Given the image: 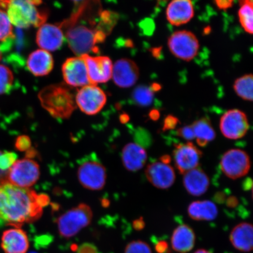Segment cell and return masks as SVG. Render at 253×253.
Listing matches in <instances>:
<instances>
[{"instance_id":"7a4b0ae2","label":"cell","mask_w":253,"mask_h":253,"mask_svg":"<svg viewBox=\"0 0 253 253\" xmlns=\"http://www.w3.org/2000/svg\"><path fill=\"white\" fill-rule=\"evenodd\" d=\"M75 95L66 84H50L40 91L39 98L43 108L53 118H70L77 109Z\"/></svg>"},{"instance_id":"ac0fdd59","label":"cell","mask_w":253,"mask_h":253,"mask_svg":"<svg viewBox=\"0 0 253 253\" xmlns=\"http://www.w3.org/2000/svg\"><path fill=\"white\" fill-rule=\"evenodd\" d=\"M1 245L5 253H26L30 247L29 239L21 227H14L3 232Z\"/></svg>"},{"instance_id":"277c9868","label":"cell","mask_w":253,"mask_h":253,"mask_svg":"<svg viewBox=\"0 0 253 253\" xmlns=\"http://www.w3.org/2000/svg\"><path fill=\"white\" fill-rule=\"evenodd\" d=\"M66 32V37L72 52L78 56L89 55L96 48V44L105 39V33L85 25H72Z\"/></svg>"},{"instance_id":"f907efd6","label":"cell","mask_w":253,"mask_h":253,"mask_svg":"<svg viewBox=\"0 0 253 253\" xmlns=\"http://www.w3.org/2000/svg\"><path fill=\"white\" fill-rule=\"evenodd\" d=\"M1 59H2V52H1V48H0V61H1Z\"/></svg>"},{"instance_id":"4dcf8cb0","label":"cell","mask_w":253,"mask_h":253,"mask_svg":"<svg viewBox=\"0 0 253 253\" xmlns=\"http://www.w3.org/2000/svg\"><path fill=\"white\" fill-rule=\"evenodd\" d=\"M12 25L5 11L0 8V41H5L13 36Z\"/></svg>"},{"instance_id":"8fae6325","label":"cell","mask_w":253,"mask_h":253,"mask_svg":"<svg viewBox=\"0 0 253 253\" xmlns=\"http://www.w3.org/2000/svg\"><path fill=\"white\" fill-rule=\"evenodd\" d=\"M249 128L247 116L238 109H232L221 117L220 129L224 137L231 140H237L246 134Z\"/></svg>"},{"instance_id":"f1b7e54d","label":"cell","mask_w":253,"mask_h":253,"mask_svg":"<svg viewBox=\"0 0 253 253\" xmlns=\"http://www.w3.org/2000/svg\"><path fill=\"white\" fill-rule=\"evenodd\" d=\"M132 99L137 105L147 107L153 102L154 92L150 87L143 85L138 86L132 91Z\"/></svg>"},{"instance_id":"7dc6e473","label":"cell","mask_w":253,"mask_h":253,"mask_svg":"<svg viewBox=\"0 0 253 253\" xmlns=\"http://www.w3.org/2000/svg\"><path fill=\"white\" fill-rule=\"evenodd\" d=\"M252 186V181L251 179H248L246 180V181L244 183V189L246 190H248L250 188H251Z\"/></svg>"},{"instance_id":"c3c4849f","label":"cell","mask_w":253,"mask_h":253,"mask_svg":"<svg viewBox=\"0 0 253 253\" xmlns=\"http://www.w3.org/2000/svg\"><path fill=\"white\" fill-rule=\"evenodd\" d=\"M153 54L155 57L157 56V54L158 53V55H160V53L161 52V50L160 48H154L153 50Z\"/></svg>"},{"instance_id":"60d3db41","label":"cell","mask_w":253,"mask_h":253,"mask_svg":"<svg viewBox=\"0 0 253 253\" xmlns=\"http://www.w3.org/2000/svg\"><path fill=\"white\" fill-rule=\"evenodd\" d=\"M225 199L226 195L223 192H218L214 197L215 201L218 202V203H223Z\"/></svg>"},{"instance_id":"d6986e66","label":"cell","mask_w":253,"mask_h":253,"mask_svg":"<svg viewBox=\"0 0 253 253\" xmlns=\"http://www.w3.org/2000/svg\"><path fill=\"white\" fill-rule=\"evenodd\" d=\"M166 14L170 24L180 26L188 23L194 17V5L189 0H174L168 5Z\"/></svg>"},{"instance_id":"ffe728a7","label":"cell","mask_w":253,"mask_h":253,"mask_svg":"<svg viewBox=\"0 0 253 253\" xmlns=\"http://www.w3.org/2000/svg\"><path fill=\"white\" fill-rule=\"evenodd\" d=\"M122 158L126 169L134 172L144 167L147 160V154L140 145L131 142L123 148Z\"/></svg>"},{"instance_id":"2e32d148","label":"cell","mask_w":253,"mask_h":253,"mask_svg":"<svg viewBox=\"0 0 253 253\" xmlns=\"http://www.w3.org/2000/svg\"><path fill=\"white\" fill-rule=\"evenodd\" d=\"M36 41L41 49L53 52L62 45L64 35L61 27L50 24H43L37 32Z\"/></svg>"},{"instance_id":"d4e9b609","label":"cell","mask_w":253,"mask_h":253,"mask_svg":"<svg viewBox=\"0 0 253 253\" xmlns=\"http://www.w3.org/2000/svg\"><path fill=\"white\" fill-rule=\"evenodd\" d=\"M188 212L192 219L211 221L216 219L218 210L216 205L212 202L195 201L189 206Z\"/></svg>"},{"instance_id":"52a82bcc","label":"cell","mask_w":253,"mask_h":253,"mask_svg":"<svg viewBox=\"0 0 253 253\" xmlns=\"http://www.w3.org/2000/svg\"><path fill=\"white\" fill-rule=\"evenodd\" d=\"M168 45L174 56L186 62L194 59L199 49L197 37L192 32L186 30L173 33L169 38Z\"/></svg>"},{"instance_id":"6da1fadb","label":"cell","mask_w":253,"mask_h":253,"mask_svg":"<svg viewBox=\"0 0 253 253\" xmlns=\"http://www.w3.org/2000/svg\"><path fill=\"white\" fill-rule=\"evenodd\" d=\"M49 203L46 195L19 188L8 181L0 183V219L9 225L21 227L39 220L43 207Z\"/></svg>"},{"instance_id":"4fadbf2b","label":"cell","mask_w":253,"mask_h":253,"mask_svg":"<svg viewBox=\"0 0 253 253\" xmlns=\"http://www.w3.org/2000/svg\"><path fill=\"white\" fill-rule=\"evenodd\" d=\"M82 56L86 63L91 84L106 83L112 78L113 65L109 57L91 56L89 55Z\"/></svg>"},{"instance_id":"ba28073f","label":"cell","mask_w":253,"mask_h":253,"mask_svg":"<svg viewBox=\"0 0 253 253\" xmlns=\"http://www.w3.org/2000/svg\"><path fill=\"white\" fill-rule=\"evenodd\" d=\"M78 178L84 188L100 191L106 184V168L97 160H86L79 167Z\"/></svg>"},{"instance_id":"836d02e7","label":"cell","mask_w":253,"mask_h":253,"mask_svg":"<svg viewBox=\"0 0 253 253\" xmlns=\"http://www.w3.org/2000/svg\"><path fill=\"white\" fill-rule=\"evenodd\" d=\"M16 150L21 152H27L31 148V140L28 136L23 135L18 136L15 141Z\"/></svg>"},{"instance_id":"b9f144b4","label":"cell","mask_w":253,"mask_h":253,"mask_svg":"<svg viewBox=\"0 0 253 253\" xmlns=\"http://www.w3.org/2000/svg\"><path fill=\"white\" fill-rule=\"evenodd\" d=\"M160 114L157 110H151L150 113V118L151 119L156 121L158 119L160 118Z\"/></svg>"},{"instance_id":"4316f807","label":"cell","mask_w":253,"mask_h":253,"mask_svg":"<svg viewBox=\"0 0 253 253\" xmlns=\"http://www.w3.org/2000/svg\"><path fill=\"white\" fill-rule=\"evenodd\" d=\"M253 75L249 74L243 76L236 79L234 84V90L238 96L243 100L253 101Z\"/></svg>"},{"instance_id":"44dd1931","label":"cell","mask_w":253,"mask_h":253,"mask_svg":"<svg viewBox=\"0 0 253 253\" xmlns=\"http://www.w3.org/2000/svg\"><path fill=\"white\" fill-rule=\"evenodd\" d=\"M27 66L32 74L36 77L48 75L53 68V57L50 52L38 49L28 56Z\"/></svg>"},{"instance_id":"ab89813d","label":"cell","mask_w":253,"mask_h":253,"mask_svg":"<svg viewBox=\"0 0 253 253\" xmlns=\"http://www.w3.org/2000/svg\"><path fill=\"white\" fill-rule=\"evenodd\" d=\"M145 224L143 218L140 217L135 220L133 222V227L135 230H140L144 228Z\"/></svg>"},{"instance_id":"603a6c76","label":"cell","mask_w":253,"mask_h":253,"mask_svg":"<svg viewBox=\"0 0 253 253\" xmlns=\"http://www.w3.org/2000/svg\"><path fill=\"white\" fill-rule=\"evenodd\" d=\"M253 226L249 223L237 225L230 233V240L234 248L242 252H250L253 250Z\"/></svg>"},{"instance_id":"d6a6232c","label":"cell","mask_w":253,"mask_h":253,"mask_svg":"<svg viewBox=\"0 0 253 253\" xmlns=\"http://www.w3.org/2000/svg\"><path fill=\"white\" fill-rule=\"evenodd\" d=\"M125 253H152V251L147 243L137 240L129 243L126 246Z\"/></svg>"},{"instance_id":"5bb4252c","label":"cell","mask_w":253,"mask_h":253,"mask_svg":"<svg viewBox=\"0 0 253 253\" xmlns=\"http://www.w3.org/2000/svg\"><path fill=\"white\" fill-rule=\"evenodd\" d=\"M202 156V152L191 142L175 145L173 151L175 167L181 174L197 168Z\"/></svg>"},{"instance_id":"f546056e","label":"cell","mask_w":253,"mask_h":253,"mask_svg":"<svg viewBox=\"0 0 253 253\" xmlns=\"http://www.w3.org/2000/svg\"><path fill=\"white\" fill-rule=\"evenodd\" d=\"M13 82L14 75L12 71L7 66L0 64V94L8 92Z\"/></svg>"},{"instance_id":"8d00e7d4","label":"cell","mask_w":253,"mask_h":253,"mask_svg":"<svg viewBox=\"0 0 253 253\" xmlns=\"http://www.w3.org/2000/svg\"><path fill=\"white\" fill-rule=\"evenodd\" d=\"M77 253H99L96 246L90 243H84L79 247Z\"/></svg>"},{"instance_id":"9a60e30c","label":"cell","mask_w":253,"mask_h":253,"mask_svg":"<svg viewBox=\"0 0 253 253\" xmlns=\"http://www.w3.org/2000/svg\"><path fill=\"white\" fill-rule=\"evenodd\" d=\"M140 76L138 66L131 59L123 58L113 65L112 78L117 86L130 87L136 84Z\"/></svg>"},{"instance_id":"7402d4cb","label":"cell","mask_w":253,"mask_h":253,"mask_svg":"<svg viewBox=\"0 0 253 253\" xmlns=\"http://www.w3.org/2000/svg\"><path fill=\"white\" fill-rule=\"evenodd\" d=\"M183 183L189 194L196 197L205 194L210 184L207 174L198 168L183 174Z\"/></svg>"},{"instance_id":"ee69618b","label":"cell","mask_w":253,"mask_h":253,"mask_svg":"<svg viewBox=\"0 0 253 253\" xmlns=\"http://www.w3.org/2000/svg\"><path fill=\"white\" fill-rule=\"evenodd\" d=\"M167 248V243L165 242H160L157 246V250L159 252L165 251Z\"/></svg>"},{"instance_id":"7bdbcfd3","label":"cell","mask_w":253,"mask_h":253,"mask_svg":"<svg viewBox=\"0 0 253 253\" xmlns=\"http://www.w3.org/2000/svg\"><path fill=\"white\" fill-rule=\"evenodd\" d=\"M2 153V151H0V155ZM8 172H3L0 170V183L7 181Z\"/></svg>"},{"instance_id":"681fc988","label":"cell","mask_w":253,"mask_h":253,"mask_svg":"<svg viewBox=\"0 0 253 253\" xmlns=\"http://www.w3.org/2000/svg\"><path fill=\"white\" fill-rule=\"evenodd\" d=\"M194 253H211V252L206 251L204 249H200L198 250L197 252H195Z\"/></svg>"},{"instance_id":"f6af8a7d","label":"cell","mask_w":253,"mask_h":253,"mask_svg":"<svg viewBox=\"0 0 253 253\" xmlns=\"http://www.w3.org/2000/svg\"><path fill=\"white\" fill-rule=\"evenodd\" d=\"M171 161V158L168 155H165L161 158V162L166 164H169Z\"/></svg>"},{"instance_id":"f35d334b","label":"cell","mask_w":253,"mask_h":253,"mask_svg":"<svg viewBox=\"0 0 253 253\" xmlns=\"http://www.w3.org/2000/svg\"><path fill=\"white\" fill-rule=\"evenodd\" d=\"M226 205L230 208H234L239 204L238 199L235 197H230L227 199Z\"/></svg>"},{"instance_id":"7c38bea8","label":"cell","mask_w":253,"mask_h":253,"mask_svg":"<svg viewBox=\"0 0 253 253\" xmlns=\"http://www.w3.org/2000/svg\"><path fill=\"white\" fill-rule=\"evenodd\" d=\"M63 79L70 87H84L90 84L86 63L82 56L68 58L62 67Z\"/></svg>"},{"instance_id":"1f68e13d","label":"cell","mask_w":253,"mask_h":253,"mask_svg":"<svg viewBox=\"0 0 253 253\" xmlns=\"http://www.w3.org/2000/svg\"><path fill=\"white\" fill-rule=\"evenodd\" d=\"M17 155L13 152H2L0 155V170L8 172V170L17 160Z\"/></svg>"},{"instance_id":"74e56055","label":"cell","mask_w":253,"mask_h":253,"mask_svg":"<svg viewBox=\"0 0 253 253\" xmlns=\"http://www.w3.org/2000/svg\"><path fill=\"white\" fill-rule=\"evenodd\" d=\"M233 1H214L215 4H216L217 7L219 9H222V10H226V9H229L232 7L233 5Z\"/></svg>"},{"instance_id":"30bf717a","label":"cell","mask_w":253,"mask_h":253,"mask_svg":"<svg viewBox=\"0 0 253 253\" xmlns=\"http://www.w3.org/2000/svg\"><path fill=\"white\" fill-rule=\"evenodd\" d=\"M221 169L228 178L236 179L244 176L251 169V159L248 153L240 149L226 152L220 161Z\"/></svg>"},{"instance_id":"d590c367","label":"cell","mask_w":253,"mask_h":253,"mask_svg":"<svg viewBox=\"0 0 253 253\" xmlns=\"http://www.w3.org/2000/svg\"><path fill=\"white\" fill-rule=\"evenodd\" d=\"M178 119L171 115L168 116L165 120H164L163 131L175 128L176 126L178 125Z\"/></svg>"},{"instance_id":"484cf974","label":"cell","mask_w":253,"mask_h":253,"mask_svg":"<svg viewBox=\"0 0 253 253\" xmlns=\"http://www.w3.org/2000/svg\"><path fill=\"white\" fill-rule=\"evenodd\" d=\"M194 130L197 143L201 147H205L209 142L216 137L212 126L208 118H202L191 125Z\"/></svg>"},{"instance_id":"bcb514c9","label":"cell","mask_w":253,"mask_h":253,"mask_svg":"<svg viewBox=\"0 0 253 253\" xmlns=\"http://www.w3.org/2000/svg\"><path fill=\"white\" fill-rule=\"evenodd\" d=\"M151 88V90L153 91H157L161 90V86L160 84H151V87H150Z\"/></svg>"},{"instance_id":"cb8c5ba5","label":"cell","mask_w":253,"mask_h":253,"mask_svg":"<svg viewBox=\"0 0 253 253\" xmlns=\"http://www.w3.org/2000/svg\"><path fill=\"white\" fill-rule=\"evenodd\" d=\"M195 235L191 227L186 224L180 225L172 234L171 244L174 251L181 253H186L194 248Z\"/></svg>"},{"instance_id":"9c48e42d","label":"cell","mask_w":253,"mask_h":253,"mask_svg":"<svg viewBox=\"0 0 253 253\" xmlns=\"http://www.w3.org/2000/svg\"><path fill=\"white\" fill-rule=\"evenodd\" d=\"M76 103L82 112L95 115L103 108L107 102L104 91L97 85L88 84L81 87L75 95Z\"/></svg>"},{"instance_id":"e575fe53","label":"cell","mask_w":253,"mask_h":253,"mask_svg":"<svg viewBox=\"0 0 253 253\" xmlns=\"http://www.w3.org/2000/svg\"><path fill=\"white\" fill-rule=\"evenodd\" d=\"M179 137H181L187 141H191L195 138L194 130L192 126H185L177 131Z\"/></svg>"},{"instance_id":"5b68a950","label":"cell","mask_w":253,"mask_h":253,"mask_svg":"<svg viewBox=\"0 0 253 253\" xmlns=\"http://www.w3.org/2000/svg\"><path fill=\"white\" fill-rule=\"evenodd\" d=\"M93 211L89 206L79 204L59 216L57 219L59 235L66 239L77 235L89 225L93 219Z\"/></svg>"},{"instance_id":"3957f363","label":"cell","mask_w":253,"mask_h":253,"mask_svg":"<svg viewBox=\"0 0 253 253\" xmlns=\"http://www.w3.org/2000/svg\"><path fill=\"white\" fill-rule=\"evenodd\" d=\"M42 3L30 0H13L0 1V8L6 9L9 20L12 25L19 28L31 26L40 27L45 24L47 18L45 12L37 7Z\"/></svg>"},{"instance_id":"8992f818","label":"cell","mask_w":253,"mask_h":253,"mask_svg":"<svg viewBox=\"0 0 253 253\" xmlns=\"http://www.w3.org/2000/svg\"><path fill=\"white\" fill-rule=\"evenodd\" d=\"M40 167L36 161L30 158L15 161L8 170L7 181L19 188L30 189L40 178Z\"/></svg>"},{"instance_id":"83f0119b","label":"cell","mask_w":253,"mask_h":253,"mask_svg":"<svg viewBox=\"0 0 253 253\" xmlns=\"http://www.w3.org/2000/svg\"><path fill=\"white\" fill-rule=\"evenodd\" d=\"M239 17L240 24L247 33H253V2L251 0L240 1Z\"/></svg>"},{"instance_id":"e0dca14e","label":"cell","mask_w":253,"mask_h":253,"mask_svg":"<svg viewBox=\"0 0 253 253\" xmlns=\"http://www.w3.org/2000/svg\"><path fill=\"white\" fill-rule=\"evenodd\" d=\"M145 176L148 181L155 187L167 189L173 185L175 180V173L169 164L157 162L150 164L145 169Z\"/></svg>"},{"instance_id":"816d5d0a","label":"cell","mask_w":253,"mask_h":253,"mask_svg":"<svg viewBox=\"0 0 253 253\" xmlns=\"http://www.w3.org/2000/svg\"></svg>"}]
</instances>
